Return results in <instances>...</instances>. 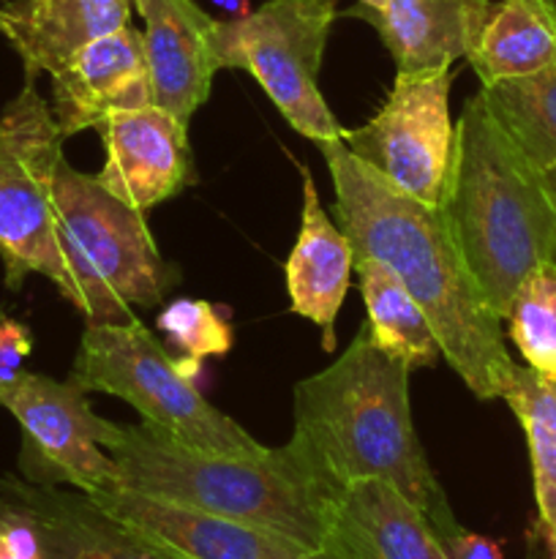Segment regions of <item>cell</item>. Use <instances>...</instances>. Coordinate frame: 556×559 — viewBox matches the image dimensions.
Segmentation results:
<instances>
[{
	"label": "cell",
	"mask_w": 556,
	"mask_h": 559,
	"mask_svg": "<svg viewBox=\"0 0 556 559\" xmlns=\"http://www.w3.org/2000/svg\"><path fill=\"white\" fill-rule=\"evenodd\" d=\"M439 544L447 559H505L499 540L485 538V535L478 533H467L463 527L450 535H442Z\"/></svg>",
	"instance_id": "obj_28"
},
{
	"label": "cell",
	"mask_w": 556,
	"mask_h": 559,
	"mask_svg": "<svg viewBox=\"0 0 556 559\" xmlns=\"http://www.w3.org/2000/svg\"><path fill=\"white\" fill-rule=\"evenodd\" d=\"M551 3H554V5H556V0H551Z\"/></svg>",
	"instance_id": "obj_35"
},
{
	"label": "cell",
	"mask_w": 556,
	"mask_h": 559,
	"mask_svg": "<svg viewBox=\"0 0 556 559\" xmlns=\"http://www.w3.org/2000/svg\"><path fill=\"white\" fill-rule=\"evenodd\" d=\"M540 178H543L545 194H548L551 205H554V211H556V167H548L545 173H540Z\"/></svg>",
	"instance_id": "obj_30"
},
{
	"label": "cell",
	"mask_w": 556,
	"mask_h": 559,
	"mask_svg": "<svg viewBox=\"0 0 556 559\" xmlns=\"http://www.w3.org/2000/svg\"><path fill=\"white\" fill-rule=\"evenodd\" d=\"M3 36L22 58L25 82L55 74L82 47L131 25L134 0H14Z\"/></svg>",
	"instance_id": "obj_19"
},
{
	"label": "cell",
	"mask_w": 556,
	"mask_h": 559,
	"mask_svg": "<svg viewBox=\"0 0 556 559\" xmlns=\"http://www.w3.org/2000/svg\"><path fill=\"white\" fill-rule=\"evenodd\" d=\"M52 76V115L60 134L98 129L109 115L153 104L145 44L134 25L82 47Z\"/></svg>",
	"instance_id": "obj_13"
},
{
	"label": "cell",
	"mask_w": 556,
	"mask_h": 559,
	"mask_svg": "<svg viewBox=\"0 0 556 559\" xmlns=\"http://www.w3.org/2000/svg\"><path fill=\"white\" fill-rule=\"evenodd\" d=\"M87 497L174 559H330L273 530L185 511L134 491L109 489Z\"/></svg>",
	"instance_id": "obj_12"
},
{
	"label": "cell",
	"mask_w": 556,
	"mask_h": 559,
	"mask_svg": "<svg viewBox=\"0 0 556 559\" xmlns=\"http://www.w3.org/2000/svg\"><path fill=\"white\" fill-rule=\"evenodd\" d=\"M439 213L452 246L505 322L523 278L556 251V211L543 178L507 136L485 98H467L456 120Z\"/></svg>",
	"instance_id": "obj_3"
},
{
	"label": "cell",
	"mask_w": 556,
	"mask_h": 559,
	"mask_svg": "<svg viewBox=\"0 0 556 559\" xmlns=\"http://www.w3.org/2000/svg\"><path fill=\"white\" fill-rule=\"evenodd\" d=\"M33 353V336L22 322L0 314V382L14 380Z\"/></svg>",
	"instance_id": "obj_27"
},
{
	"label": "cell",
	"mask_w": 556,
	"mask_h": 559,
	"mask_svg": "<svg viewBox=\"0 0 556 559\" xmlns=\"http://www.w3.org/2000/svg\"><path fill=\"white\" fill-rule=\"evenodd\" d=\"M387 3H390V0H358V5H363V9H371V11H385Z\"/></svg>",
	"instance_id": "obj_31"
},
{
	"label": "cell",
	"mask_w": 556,
	"mask_h": 559,
	"mask_svg": "<svg viewBox=\"0 0 556 559\" xmlns=\"http://www.w3.org/2000/svg\"><path fill=\"white\" fill-rule=\"evenodd\" d=\"M480 96L537 173L556 167V63L532 76L480 87Z\"/></svg>",
	"instance_id": "obj_23"
},
{
	"label": "cell",
	"mask_w": 556,
	"mask_h": 559,
	"mask_svg": "<svg viewBox=\"0 0 556 559\" xmlns=\"http://www.w3.org/2000/svg\"><path fill=\"white\" fill-rule=\"evenodd\" d=\"M330 559H447L428 519L385 480H358L325 502Z\"/></svg>",
	"instance_id": "obj_15"
},
{
	"label": "cell",
	"mask_w": 556,
	"mask_h": 559,
	"mask_svg": "<svg viewBox=\"0 0 556 559\" xmlns=\"http://www.w3.org/2000/svg\"><path fill=\"white\" fill-rule=\"evenodd\" d=\"M336 191V216L354 257H371L398 276L428 317L442 355L480 399L505 396L518 366L501 336V317L452 246L436 205L412 200L349 153L343 140L322 142Z\"/></svg>",
	"instance_id": "obj_1"
},
{
	"label": "cell",
	"mask_w": 556,
	"mask_h": 559,
	"mask_svg": "<svg viewBox=\"0 0 556 559\" xmlns=\"http://www.w3.org/2000/svg\"><path fill=\"white\" fill-rule=\"evenodd\" d=\"M336 0H267L238 20H218V69L249 71L273 107L311 142L341 140L319 91V69Z\"/></svg>",
	"instance_id": "obj_7"
},
{
	"label": "cell",
	"mask_w": 556,
	"mask_h": 559,
	"mask_svg": "<svg viewBox=\"0 0 556 559\" xmlns=\"http://www.w3.org/2000/svg\"><path fill=\"white\" fill-rule=\"evenodd\" d=\"M200 371V360L169 355L140 320L87 322L69 380L85 393L123 399L145 426L194 451L227 456L265 451L238 420L202 396L196 388Z\"/></svg>",
	"instance_id": "obj_6"
},
{
	"label": "cell",
	"mask_w": 556,
	"mask_h": 559,
	"mask_svg": "<svg viewBox=\"0 0 556 559\" xmlns=\"http://www.w3.org/2000/svg\"><path fill=\"white\" fill-rule=\"evenodd\" d=\"M354 273L360 278L368 336L382 353L398 364L414 369H431L439 364V338L418 300L407 293L398 276L371 257H354Z\"/></svg>",
	"instance_id": "obj_21"
},
{
	"label": "cell",
	"mask_w": 556,
	"mask_h": 559,
	"mask_svg": "<svg viewBox=\"0 0 556 559\" xmlns=\"http://www.w3.org/2000/svg\"><path fill=\"white\" fill-rule=\"evenodd\" d=\"M218 11H221L227 20H238V16H245L251 11V0H210Z\"/></svg>",
	"instance_id": "obj_29"
},
{
	"label": "cell",
	"mask_w": 556,
	"mask_h": 559,
	"mask_svg": "<svg viewBox=\"0 0 556 559\" xmlns=\"http://www.w3.org/2000/svg\"><path fill=\"white\" fill-rule=\"evenodd\" d=\"M0 559H44L36 527L3 502H0Z\"/></svg>",
	"instance_id": "obj_26"
},
{
	"label": "cell",
	"mask_w": 556,
	"mask_h": 559,
	"mask_svg": "<svg viewBox=\"0 0 556 559\" xmlns=\"http://www.w3.org/2000/svg\"><path fill=\"white\" fill-rule=\"evenodd\" d=\"M452 69L398 74L368 123L341 129L343 145L412 200L439 205L452 158Z\"/></svg>",
	"instance_id": "obj_10"
},
{
	"label": "cell",
	"mask_w": 556,
	"mask_h": 559,
	"mask_svg": "<svg viewBox=\"0 0 556 559\" xmlns=\"http://www.w3.org/2000/svg\"><path fill=\"white\" fill-rule=\"evenodd\" d=\"M5 27H9V14H5V9L0 5V33H5Z\"/></svg>",
	"instance_id": "obj_32"
},
{
	"label": "cell",
	"mask_w": 556,
	"mask_h": 559,
	"mask_svg": "<svg viewBox=\"0 0 556 559\" xmlns=\"http://www.w3.org/2000/svg\"><path fill=\"white\" fill-rule=\"evenodd\" d=\"M507 333L532 371L556 382V262L545 260L516 289Z\"/></svg>",
	"instance_id": "obj_24"
},
{
	"label": "cell",
	"mask_w": 556,
	"mask_h": 559,
	"mask_svg": "<svg viewBox=\"0 0 556 559\" xmlns=\"http://www.w3.org/2000/svg\"><path fill=\"white\" fill-rule=\"evenodd\" d=\"M55 233L69 271V304L87 322H131V306H158L180 284L153 240L145 211L109 194L96 175L60 162Z\"/></svg>",
	"instance_id": "obj_5"
},
{
	"label": "cell",
	"mask_w": 556,
	"mask_h": 559,
	"mask_svg": "<svg viewBox=\"0 0 556 559\" xmlns=\"http://www.w3.org/2000/svg\"><path fill=\"white\" fill-rule=\"evenodd\" d=\"M134 9L145 20L142 44L153 104L191 120L210 96L213 74L218 71V20L194 0H134Z\"/></svg>",
	"instance_id": "obj_16"
},
{
	"label": "cell",
	"mask_w": 556,
	"mask_h": 559,
	"mask_svg": "<svg viewBox=\"0 0 556 559\" xmlns=\"http://www.w3.org/2000/svg\"><path fill=\"white\" fill-rule=\"evenodd\" d=\"M104 167L98 183L136 211H150L194 183L189 120L150 104L114 112L98 126Z\"/></svg>",
	"instance_id": "obj_11"
},
{
	"label": "cell",
	"mask_w": 556,
	"mask_h": 559,
	"mask_svg": "<svg viewBox=\"0 0 556 559\" xmlns=\"http://www.w3.org/2000/svg\"><path fill=\"white\" fill-rule=\"evenodd\" d=\"M63 158L52 107L36 82H25L0 112V260L9 289H20L31 273H38L69 300L71 282L55 233L52 200Z\"/></svg>",
	"instance_id": "obj_8"
},
{
	"label": "cell",
	"mask_w": 556,
	"mask_h": 559,
	"mask_svg": "<svg viewBox=\"0 0 556 559\" xmlns=\"http://www.w3.org/2000/svg\"><path fill=\"white\" fill-rule=\"evenodd\" d=\"M287 448L327 500L358 480H385L439 538L461 530L414 431L409 369L382 353L365 325L336 364L294 385Z\"/></svg>",
	"instance_id": "obj_2"
},
{
	"label": "cell",
	"mask_w": 556,
	"mask_h": 559,
	"mask_svg": "<svg viewBox=\"0 0 556 559\" xmlns=\"http://www.w3.org/2000/svg\"><path fill=\"white\" fill-rule=\"evenodd\" d=\"M0 502L36 527L44 559H174L76 489L5 475Z\"/></svg>",
	"instance_id": "obj_14"
},
{
	"label": "cell",
	"mask_w": 556,
	"mask_h": 559,
	"mask_svg": "<svg viewBox=\"0 0 556 559\" xmlns=\"http://www.w3.org/2000/svg\"><path fill=\"white\" fill-rule=\"evenodd\" d=\"M158 331L174 349L189 358H223L234 344L229 314L207 300L178 298L161 309L156 320Z\"/></svg>",
	"instance_id": "obj_25"
},
{
	"label": "cell",
	"mask_w": 556,
	"mask_h": 559,
	"mask_svg": "<svg viewBox=\"0 0 556 559\" xmlns=\"http://www.w3.org/2000/svg\"><path fill=\"white\" fill-rule=\"evenodd\" d=\"M554 262H556V251H554Z\"/></svg>",
	"instance_id": "obj_34"
},
{
	"label": "cell",
	"mask_w": 556,
	"mask_h": 559,
	"mask_svg": "<svg viewBox=\"0 0 556 559\" xmlns=\"http://www.w3.org/2000/svg\"><path fill=\"white\" fill-rule=\"evenodd\" d=\"M501 399L510 404L527 435L537 527L551 549L556 546V382L545 380L529 366H518Z\"/></svg>",
	"instance_id": "obj_22"
},
{
	"label": "cell",
	"mask_w": 556,
	"mask_h": 559,
	"mask_svg": "<svg viewBox=\"0 0 556 559\" xmlns=\"http://www.w3.org/2000/svg\"><path fill=\"white\" fill-rule=\"evenodd\" d=\"M494 5L491 0H390L385 11L352 5L343 14L379 33L398 74H418L452 69L467 58Z\"/></svg>",
	"instance_id": "obj_18"
},
{
	"label": "cell",
	"mask_w": 556,
	"mask_h": 559,
	"mask_svg": "<svg viewBox=\"0 0 556 559\" xmlns=\"http://www.w3.org/2000/svg\"><path fill=\"white\" fill-rule=\"evenodd\" d=\"M551 559H556V546H551Z\"/></svg>",
	"instance_id": "obj_33"
},
{
	"label": "cell",
	"mask_w": 556,
	"mask_h": 559,
	"mask_svg": "<svg viewBox=\"0 0 556 559\" xmlns=\"http://www.w3.org/2000/svg\"><path fill=\"white\" fill-rule=\"evenodd\" d=\"M467 60L483 87L551 69L556 63V5L499 0Z\"/></svg>",
	"instance_id": "obj_20"
},
{
	"label": "cell",
	"mask_w": 556,
	"mask_h": 559,
	"mask_svg": "<svg viewBox=\"0 0 556 559\" xmlns=\"http://www.w3.org/2000/svg\"><path fill=\"white\" fill-rule=\"evenodd\" d=\"M303 205L300 229L287 257V289L292 314L314 322L322 331L325 353L336 349V317L349 293L354 273V251L347 235L330 222L309 167H300Z\"/></svg>",
	"instance_id": "obj_17"
},
{
	"label": "cell",
	"mask_w": 556,
	"mask_h": 559,
	"mask_svg": "<svg viewBox=\"0 0 556 559\" xmlns=\"http://www.w3.org/2000/svg\"><path fill=\"white\" fill-rule=\"evenodd\" d=\"M0 407L22 429V478L71 486L82 495L118 489V469L104 453L118 424L98 418L80 385L22 369L14 380L0 382Z\"/></svg>",
	"instance_id": "obj_9"
},
{
	"label": "cell",
	"mask_w": 556,
	"mask_h": 559,
	"mask_svg": "<svg viewBox=\"0 0 556 559\" xmlns=\"http://www.w3.org/2000/svg\"><path fill=\"white\" fill-rule=\"evenodd\" d=\"M104 451L118 469V489L273 530L309 549H322L325 502L289 448L227 456L185 448L150 426H114Z\"/></svg>",
	"instance_id": "obj_4"
}]
</instances>
